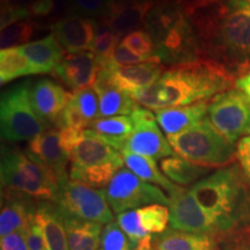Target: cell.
<instances>
[{
    "label": "cell",
    "instance_id": "cell-20",
    "mask_svg": "<svg viewBox=\"0 0 250 250\" xmlns=\"http://www.w3.org/2000/svg\"><path fill=\"white\" fill-rule=\"evenodd\" d=\"M35 210L36 208H34L31 199L2 190L0 213L1 237L15 232L24 233Z\"/></svg>",
    "mask_w": 250,
    "mask_h": 250
},
{
    "label": "cell",
    "instance_id": "cell-25",
    "mask_svg": "<svg viewBox=\"0 0 250 250\" xmlns=\"http://www.w3.org/2000/svg\"><path fill=\"white\" fill-rule=\"evenodd\" d=\"M215 240L205 234H193L173 228L156 234L152 239V250H214Z\"/></svg>",
    "mask_w": 250,
    "mask_h": 250
},
{
    "label": "cell",
    "instance_id": "cell-39",
    "mask_svg": "<svg viewBox=\"0 0 250 250\" xmlns=\"http://www.w3.org/2000/svg\"><path fill=\"white\" fill-rule=\"evenodd\" d=\"M161 62L158 58L145 57V56H140L138 54H136V52H133L132 50H130L124 44L120 43L116 50H115L114 55H112L111 61L108 62H110L112 65H116V66H131V65L143 64V62Z\"/></svg>",
    "mask_w": 250,
    "mask_h": 250
},
{
    "label": "cell",
    "instance_id": "cell-26",
    "mask_svg": "<svg viewBox=\"0 0 250 250\" xmlns=\"http://www.w3.org/2000/svg\"><path fill=\"white\" fill-rule=\"evenodd\" d=\"M152 7L153 2H144V4L112 9L110 14L103 19L101 22L107 24L118 37H125L144 27L148 12Z\"/></svg>",
    "mask_w": 250,
    "mask_h": 250
},
{
    "label": "cell",
    "instance_id": "cell-31",
    "mask_svg": "<svg viewBox=\"0 0 250 250\" xmlns=\"http://www.w3.org/2000/svg\"><path fill=\"white\" fill-rule=\"evenodd\" d=\"M35 74L33 66L20 48L4 49L0 52V83L4 86L18 78Z\"/></svg>",
    "mask_w": 250,
    "mask_h": 250
},
{
    "label": "cell",
    "instance_id": "cell-32",
    "mask_svg": "<svg viewBox=\"0 0 250 250\" xmlns=\"http://www.w3.org/2000/svg\"><path fill=\"white\" fill-rule=\"evenodd\" d=\"M37 29H39L37 23L30 20L19 21V22L5 27L4 29H1V34H0L1 50L18 48V46L23 45V43L27 44L31 37L35 35Z\"/></svg>",
    "mask_w": 250,
    "mask_h": 250
},
{
    "label": "cell",
    "instance_id": "cell-35",
    "mask_svg": "<svg viewBox=\"0 0 250 250\" xmlns=\"http://www.w3.org/2000/svg\"><path fill=\"white\" fill-rule=\"evenodd\" d=\"M71 102L76 105V108L80 111V114L92 123L94 120L100 116V102L99 96L95 89L92 87L74 90L72 95Z\"/></svg>",
    "mask_w": 250,
    "mask_h": 250
},
{
    "label": "cell",
    "instance_id": "cell-12",
    "mask_svg": "<svg viewBox=\"0 0 250 250\" xmlns=\"http://www.w3.org/2000/svg\"><path fill=\"white\" fill-rule=\"evenodd\" d=\"M130 116L133 121L134 129L125 140L121 151L148 156L155 161L175 155L168 139L162 134L155 115L149 109L142 108L139 104Z\"/></svg>",
    "mask_w": 250,
    "mask_h": 250
},
{
    "label": "cell",
    "instance_id": "cell-29",
    "mask_svg": "<svg viewBox=\"0 0 250 250\" xmlns=\"http://www.w3.org/2000/svg\"><path fill=\"white\" fill-rule=\"evenodd\" d=\"M160 168L167 179L181 186H192L210 175L211 171L208 167L197 165L177 154L162 159Z\"/></svg>",
    "mask_w": 250,
    "mask_h": 250
},
{
    "label": "cell",
    "instance_id": "cell-9",
    "mask_svg": "<svg viewBox=\"0 0 250 250\" xmlns=\"http://www.w3.org/2000/svg\"><path fill=\"white\" fill-rule=\"evenodd\" d=\"M54 204L62 215L102 225L114 221L104 189H95L71 179L59 183Z\"/></svg>",
    "mask_w": 250,
    "mask_h": 250
},
{
    "label": "cell",
    "instance_id": "cell-43",
    "mask_svg": "<svg viewBox=\"0 0 250 250\" xmlns=\"http://www.w3.org/2000/svg\"><path fill=\"white\" fill-rule=\"evenodd\" d=\"M57 8L56 0H35L29 7V13L34 17H46Z\"/></svg>",
    "mask_w": 250,
    "mask_h": 250
},
{
    "label": "cell",
    "instance_id": "cell-7",
    "mask_svg": "<svg viewBox=\"0 0 250 250\" xmlns=\"http://www.w3.org/2000/svg\"><path fill=\"white\" fill-rule=\"evenodd\" d=\"M167 139L175 154L204 167L226 166L236 155L235 144L225 138L208 117Z\"/></svg>",
    "mask_w": 250,
    "mask_h": 250
},
{
    "label": "cell",
    "instance_id": "cell-21",
    "mask_svg": "<svg viewBox=\"0 0 250 250\" xmlns=\"http://www.w3.org/2000/svg\"><path fill=\"white\" fill-rule=\"evenodd\" d=\"M208 102L201 101L189 105L164 108L155 110V118L167 137L181 133L206 118Z\"/></svg>",
    "mask_w": 250,
    "mask_h": 250
},
{
    "label": "cell",
    "instance_id": "cell-30",
    "mask_svg": "<svg viewBox=\"0 0 250 250\" xmlns=\"http://www.w3.org/2000/svg\"><path fill=\"white\" fill-rule=\"evenodd\" d=\"M120 153L127 169H130L142 180L164 188L166 191H168V193L173 191L175 188L177 187L176 184H174L169 179L165 176L162 170L159 169L154 159L136 154V153L129 151H121Z\"/></svg>",
    "mask_w": 250,
    "mask_h": 250
},
{
    "label": "cell",
    "instance_id": "cell-11",
    "mask_svg": "<svg viewBox=\"0 0 250 250\" xmlns=\"http://www.w3.org/2000/svg\"><path fill=\"white\" fill-rule=\"evenodd\" d=\"M208 120L225 138L235 144L250 136V101L240 89H227L208 102Z\"/></svg>",
    "mask_w": 250,
    "mask_h": 250
},
{
    "label": "cell",
    "instance_id": "cell-38",
    "mask_svg": "<svg viewBox=\"0 0 250 250\" xmlns=\"http://www.w3.org/2000/svg\"><path fill=\"white\" fill-rule=\"evenodd\" d=\"M57 125L59 129L67 127V129H73L76 131H83L89 127V122L80 114L76 105L70 101L59 116Z\"/></svg>",
    "mask_w": 250,
    "mask_h": 250
},
{
    "label": "cell",
    "instance_id": "cell-34",
    "mask_svg": "<svg viewBox=\"0 0 250 250\" xmlns=\"http://www.w3.org/2000/svg\"><path fill=\"white\" fill-rule=\"evenodd\" d=\"M112 0H67L70 15L87 19H105L111 12Z\"/></svg>",
    "mask_w": 250,
    "mask_h": 250
},
{
    "label": "cell",
    "instance_id": "cell-44",
    "mask_svg": "<svg viewBox=\"0 0 250 250\" xmlns=\"http://www.w3.org/2000/svg\"><path fill=\"white\" fill-rule=\"evenodd\" d=\"M35 0H1V8L29 9Z\"/></svg>",
    "mask_w": 250,
    "mask_h": 250
},
{
    "label": "cell",
    "instance_id": "cell-46",
    "mask_svg": "<svg viewBox=\"0 0 250 250\" xmlns=\"http://www.w3.org/2000/svg\"><path fill=\"white\" fill-rule=\"evenodd\" d=\"M237 250H250V242L246 243V245H241L240 249H237Z\"/></svg>",
    "mask_w": 250,
    "mask_h": 250
},
{
    "label": "cell",
    "instance_id": "cell-3",
    "mask_svg": "<svg viewBox=\"0 0 250 250\" xmlns=\"http://www.w3.org/2000/svg\"><path fill=\"white\" fill-rule=\"evenodd\" d=\"M154 44V56L173 66L193 62L198 51V40L190 18L175 2L153 6L144 24Z\"/></svg>",
    "mask_w": 250,
    "mask_h": 250
},
{
    "label": "cell",
    "instance_id": "cell-41",
    "mask_svg": "<svg viewBox=\"0 0 250 250\" xmlns=\"http://www.w3.org/2000/svg\"><path fill=\"white\" fill-rule=\"evenodd\" d=\"M236 155L239 159L240 167L250 182V136L243 137L239 140L236 147Z\"/></svg>",
    "mask_w": 250,
    "mask_h": 250
},
{
    "label": "cell",
    "instance_id": "cell-28",
    "mask_svg": "<svg viewBox=\"0 0 250 250\" xmlns=\"http://www.w3.org/2000/svg\"><path fill=\"white\" fill-rule=\"evenodd\" d=\"M133 129L134 124L131 116L99 117L89 124V130L94 131L103 142L118 152Z\"/></svg>",
    "mask_w": 250,
    "mask_h": 250
},
{
    "label": "cell",
    "instance_id": "cell-40",
    "mask_svg": "<svg viewBox=\"0 0 250 250\" xmlns=\"http://www.w3.org/2000/svg\"><path fill=\"white\" fill-rule=\"evenodd\" d=\"M24 237H26L28 250H45L42 230H41L40 225L37 223L35 213H34L30 223L28 224L26 230H24Z\"/></svg>",
    "mask_w": 250,
    "mask_h": 250
},
{
    "label": "cell",
    "instance_id": "cell-5",
    "mask_svg": "<svg viewBox=\"0 0 250 250\" xmlns=\"http://www.w3.org/2000/svg\"><path fill=\"white\" fill-rule=\"evenodd\" d=\"M1 188L31 201L55 202L59 190L56 175L29 153L2 146Z\"/></svg>",
    "mask_w": 250,
    "mask_h": 250
},
{
    "label": "cell",
    "instance_id": "cell-17",
    "mask_svg": "<svg viewBox=\"0 0 250 250\" xmlns=\"http://www.w3.org/2000/svg\"><path fill=\"white\" fill-rule=\"evenodd\" d=\"M99 23L94 19L68 15L51 26L52 35L67 54L90 51Z\"/></svg>",
    "mask_w": 250,
    "mask_h": 250
},
{
    "label": "cell",
    "instance_id": "cell-1",
    "mask_svg": "<svg viewBox=\"0 0 250 250\" xmlns=\"http://www.w3.org/2000/svg\"><path fill=\"white\" fill-rule=\"evenodd\" d=\"M189 190L212 221L215 239L242 236L250 230V182L241 167L232 165L219 169Z\"/></svg>",
    "mask_w": 250,
    "mask_h": 250
},
{
    "label": "cell",
    "instance_id": "cell-22",
    "mask_svg": "<svg viewBox=\"0 0 250 250\" xmlns=\"http://www.w3.org/2000/svg\"><path fill=\"white\" fill-rule=\"evenodd\" d=\"M100 102V116H127L132 114L138 107V103L134 101L130 93L118 88L110 83L104 74L99 73L98 79L93 85Z\"/></svg>",
    "mask_w": 250,
    "mask_h": 250
},
{
    "label": "cell",
    "instance_id": "cell-47",
    "mask_svg": "<svg viewBox=\"0 0 250 250\" xmlns=\"http://www.w3.org/2000/svg\"><path fill=\"white\" fill-rule=\"evenodd\" d=\"M241 1H245V2H247V4L250 5V0H241Z\"/></svg>",
    "mask_w": 250,
    "mask_h": 250
},
{
    "label": "cell",
    "instance_id": "cell-6",
    "mask_svg": "<svg viewBox=\"0 0 250 250\" xmlns=\"http://www.w3.org/2000/svg\"><path fill=\"white\" fill-rule=\"evenodd\" d=\"M70 179L103 189L124 166L121 153L104 143L92 130L79 134L71 152Z\"/></svg>",
    "mask_w": 250,
    "mask_h": 250
},
{
    "label": "cell",
    "instance_id": "cell-36",
    "mask_svg": "<svg viewBox=\"0 0 250 250\" xmlns=\"http://www.w3.org/2000/svg\"><path fill=\"white\" fill-rule=\"evenodd\" d=\"M101 246L102 250H137L138 243L131 241L120 225L112 221L103 227Z\"/></svg>",
    "mask_w": 250,
    "mask_h": 250
},
{
    "label": "cell",
    "instance_id": "cell-15",
    "mask_svg": "<svg viewBox=\"0 0 250 250\" xmlns=\"http://www.w3.org/2000/svg\"><path fill=\"white\" fill-rule=\"evenodd\" d=\"M169 223V208L161 204H153L144 208L123 212L117 215V224L131 241L139 243L167 229Z\"/></svg>",
    "mask_w": 250,
    "mask_h": 250
},
{
    "label": "cell",
    "instance_id": "cell-45",
    "mask_svg": "<svg viewBox=\"0 0 250 250\" xmlns=\"http://www.w3.org/2000/svg\"><path fill=\"white\" fill-rule=\"evenodd\" d=\"M236 88L240 89L247 96V99L250 101V72L247 74H243L239 79L235 81Z\"/></svg>",
    "mask_w": 250,
    "mask_h": 250
},
{
    "label": "cell",
    "instance_id": "cell-24",
    "mask_svg": "<svg viewBox=\"0 0 250 250\" xmlns=\"http://www.w3.org/2000/svg\"><path fill=\"white\" fill-rule=\"evenodd\" d=\"M35 218L42 230L45 250H70L64 221L54 203H40Z\"/></svg>",
    "mask_w": 250,
    "mask_h": 250
},
{
    "label": "cell",
    "instance_id": "cell-2",
    "mask_svg": "<svg viewBox=\"0 0 250 250\" xmlns=\"http://www.w3.org/2000/svg\"><path fill=\"white\" fill-rule=\"evenodd\" d=\"M229 86L230 78L223 68L193 61L168 68L152 86L131 95L142 107L160 110L206 101Z\"/></svg>",
    "mask_w": 250,
    "mask_h": 250
},
{
    "label": "cell",
    "instance_id": "cell-27",
    "mask_svg": "<svg viewBox=\"0 0 250 250\" xmlns=\"http://www.w3.org/2000/svg\"><path fill=\"white\" fill-rule=\"evenodd\" d=\"M59 212V211H58ZM62 215L70 250H98L102 235V224Z\"/></svg>",
    "mask_w": 250,
    "mask_h": 250
},
{
    "label": "cell",
    "instance_id": "cell-33",
    "mask_svg": "<svg viewBox=\"0 0 250 250\" xmlns=\"http://www.w3.org/2000/svg\"><path fill=\"white\" fill-rule=\"evenodd\" d=\"M118 37L116 34L103 22L99 23L98 31H96L95 39H94L90 52L96 56L100 65L110 62L115 50L118 46Z\"/></svg>",
    "mask_w": 250,
    "mask_h": 250
},
{
    "label": "cell",
    "instance_id": "cell-13",
    "mask_svg": "<svg viewBox=\"0 0 250 250\" xmlns=\"http://www.w3.org/2000/svg\"><path fill=\"white\" fill-rule=\"evenodd\" d=\"M169 195L170 228L188 233L205 234L215 240L212 221L202 210L189 189L177 186Z\"/></svg>",
    "mask_w": 250,
    "mask_h": 250
},
{
    "label": "cell",
    "instance_id": "cell-42",
    "mask_svg": "<svg viewBox=\"0 0 250 250\" xmlns=\"http://www.w3.org/2000/svg\"><path fill=\"white\" fill-rule=\"evenodd\" d=\"M0 245L1 250H28L23 232H15L2 236Z\"/></svg>",
    "mask_w": 250,
    "mask_h": 250
},
{
    "label": "cell",
    "instance_id": "cell-8",
    "mask_svg": "<svg viewBox=\"0 0 250 250\" xmlns=\"http://www.w3.org/2000/svg\"><path fill=\"white\" fill-rule=\"evenodd\" d=\"M29 88L21 83L1 94L0 125L2 139L7 142H30L46 131L48 125L33 107Z\"/></svg>",
    "mask_w": 250,
    "mask_h": 250
},
{
    "label": "cell",
    "instance_id": "cell-10",
    "mask_svg": "<svg viewBox=\"0 0 250 250\" xmlns=\"http://www.w3.org/2000/svg\"><path fill=\"white\" fill-rule=\"evenodd\" d=\"M104 192L109 206L117 214L153 204H169V198L160 188L146 182L125 168L115 175Z\"/></svg>",
    "mask_w": 250,
    "mask_h": 250
},
{
    "label": "cell",
    "instance_id": "cell-23",
    "mask_svg": "<svg viewBox=\"0 0 250 250\" xmlns=\"http://www.w3.org/2000/svg\"><path fill=\"white\" fill-rule=\"evenodd\" d=\"M19 48L29 61L35 74L55 72L65 56L64 49L52 34L44 39L27 43Z\"/></svg>",
    "mask_w": 250,
    "mask_h": 250
},
{
    "label": "cell",
    "instance_id": "cell-4",
    "mask_svg": "<svg viewBox=\"0 0 250 250\" xmlns=\"http://www.w3.org/2000/svg\"><path fill=\"white\" fill-rule=\"evenodd\" d=\"M201 36H208L213 45L233 62L250 64V5L228 0L208 18L192 19ZM250 66V65H249Z\"/></svg>",
    "mask_w": 250,
    "mask_h": 250
},
{
    "label": "cell",
    "instance_id": "cell-16",
    "mask_svg": "<svg viewBox=\"0 0 250 250\" xmlns=\"http://www.w3.org/2000/svg\"><path fill=\"white\" fill-rule=\"evenodd\" d=\"M165 71L164 65L158 62H143L131 66H116L105 62L101 65L100 73L104 74L118 88L133 94L152 86Z\"/></svg>",
    "mask_w": 250,
    "mask_h": 250
},
{
    "label": "cell",
    "instance_id": "cell-18",
    "mask_svg": "<svg viewBox=\"0 0 250 250\" xmlns=\"http://www.w3.org/2000/svg\"><path fill=\"white\" fill-rule=\"evenodd\" d=\"M101 65L90 51L66 54L55 70L58 77L70 88L78 90L92 87L98 79Z\"/></svg>",
    "mask_w": 250,
    "mask_h": 250
},
{
    "label": "cell",
    "instance_id": "cell-37",
    "mask_svg": "<svg viewBox=\"0 0 250 250\" xmlns=\"http://www.w3.org/2000/svg\"><path fill=\"white\" fill-rule=\"evenodd\" d=\"M121 43L140 56L156 58L154 56V44H153V41L145 30L140 29L133 31V33L123 37Z\"/></svg>",
    "mask_w": 250,
    "mask_h": 250
},
{
    "label": "cell",
    "instance_id": "cell-48",
    "mask_svg": "<svg viewBox=\"0 0 250 250\" xmlns=\"http://www.w3.org/2000/svg\"><path fill=\"white\" fill-rule=\"evenodd\" d=\"M249 70H250V66H249Z\"/></svg>",
    "mask_w": 250,
    "mask_h": 250
},
{
    "label": "cell",
    "instance_id": "cell-14",
    "mask_svg": "<svg viewBox=\"0 0 250 250\" xmlns=\"http://www.w3.org/2000/svg\"><path fill=\"white\" fill-rule=\"evenodd\" d=\"M71 145L62 129L46 130L30 140L27 152L42 162L57 177L59 183L70 179L67 166L71 162Z\"/></svg>",
    "mask_w": 250,
    "mask_h": 250
},
{
    "label": "cell",
    "instance_id": "cell-19",
    "mask_svg": "<svg viewBox=\"0 0 250 250\" xmlns=\"http://www.w3.org/2000/svg\"><path fill=\"white\" fill-rule=\"evenodd\" d=\"M29 92L34 109L46 125L50 123L57 124L59 116L73 95L50 79L35 81L30 86Z\"/></svg>",
    "mask_w": 250,
    "mask_h": 250
}]
</instances>
